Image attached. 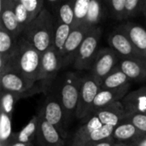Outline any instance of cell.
Masks as SVG:
<instances>
[{
  "label": "cell",
  "instance_id": "cell-7",
  "mask_svg": "<svg viewBox=\"0 0 146 146\" xmlns=\"http://www.w3.org/2000/svg\"><path fill=\"white\" fill-rule=\"evenodd\" d=\"M62 68H64L63 60L52 45L42 54L38 82L41 84L44 92L51 89L52 83Z\"/></svg>",
  "mask_w": 146,
  "mask_h": 146
},
{
  "label": "cell",
  "instance_id": "cell-26",
  "mask_svg": "<svg viewBox=\"0 0 146 146\" xmlns=\"http://www.w3.org/2000/svg\"><path fill=\"white\" fill-rule=\"evenodd\" d=\"M74 1L60 3L57 7V20L58 21L73 27L74 23Z\"/></svg>",
  "mask_w": 146,
  "mask_h": 146
},
{
  "label": "cell",
  "instance_id": "cell-15",
  "mask_svg": "<svg viewBox=\"0 0 146 146\" xmlns=\"http://www.w3.org/2000/svg\"><path fill=\"white\" fill-rule=\"evenodd\" d=\"M119 27L123 30L132 44L140 54V56L146 61V29L136 23L127 21L122 25H120Z\"/></svg>",
  "mask_w": 146,
  "mask_h": 146
},
{
  "label": "cell",
  "instance_id": "cell-20",
  "mask_svg": "<svg viewBox=\"0 0 146 146\" xmlns=\"http://www.w3.org/2000/svg\"><path fill=\"white\" fill-rule=\"evenodd\" d=\"M72 31V27L62 23L58 21H55V32H54V42L53 46L62 56L63 49L66 44L67 39ZM63 60V59H62Z\"/></svg>",
  "mask_w": 146,
  "mask_h": 146
},
{
  "label": "cell",
  "instance_id": "cell-4",
  "mask_svg": "<svg viewBox=\"0 0 146 146\" xmlns=\"http://www.w3.org/2000/svg\"><path fill=\"white\" fill-rule=\"evenodd\" d=\"M103 34L100 27L92 28L82 42L73 63V67L79 70H90L99 50L98 45Z\"/></svg>",
  "mask_w": 146,
  "mask_h": 146
},
{
  "label": "cell",
  "instance_id": "cell-38",
  "mask_svg": "<svg viewBox=\"0 0 146 146\" xmlns=\"http://www.w3.org/2000/svg\"><path fill=\"white\" fill-rule=\"evenodd\" d=\"M142 15H144L146 17V1L143 0V4H142Z\"/></svg>",
  "mask_w": 146,
  "mask_h": 146
},
{
  "label": "cell",
  "instance_id": "cell-39",
  "mask_svg": "<svg viewBox=\"0 0 146 146\" xmlns=\"http://www.w3.org/2000/svg\"><path fill=\"white\" fill-rule=\"evenodd\" d=\"M118 146H133L132 145H127V144H122V143H121V144H119Z\"/></svg>",
  "mask_w": 146,
  "mask_h": 146
},
{
  "label": "cell",
  "instance_id": "cell-6",
  "mask_svg": "<svg viewBox=\"0 0 146 146\" xmlns=\"http://www.w3.org/2000/svg\"><path fill=\"white\" fill-rule=\"evenodd\" d=\"M121 58L111 48L99 49L90 69V74L101 86L104 80L119 68Z\"/></svg>",
  "mask_w": 146,
  "mask_h": 146
},
{
  "label": "cell",
  "instance_id": "cell-29",
  "mask_svg": "<svg viewBox=\"0 0 146 146\" xmlns=\"http://www.w3.org/2000/svg\"><path fill=\"white\" fill-rule=\"evenodd\" d=\"M91 0H76L74 3V23L73 27L82 26L85 24ZM72 27V28H73Z\"/></svg>",
  "mask_w": 146,
  "mask_h": 146
},
{
  "label": "cell",
  "instance_id": "cell-2",
  "mask_svg": "<svg viewBox=\"0 0 146 146\" xmlns=\"http://www.w3.org/2000/svg\"><path fill=\"white\" fill-rule=\"evenodd\" d=\"M54 32V17L51 13L44 8L41 14L27 25L21 36L43 54L53 45Z\"/></svg>",
  "mask_w": 146,
  "mask_h": 146
},
{
  "label": "cell",
  "instance_id": "cell-25",
  "mask_svg": "<svg viewBox=\"0 0 146 146\" xmlns=\"http://www.w3.org/2000/svg\"><path fill=\"white\" fill-rule=\"evenodd\" d=\"M114 129L115 127L112 126L103 125L100 128L95 130L93 133L88 135L82 141H74V140L73 141L78 142L80 144H87V143H98V142H102L104 140H109L112 139Z\"/></svg>",
  "mask_w": 146,
  "mask_h": 146
},
{
  "label": "cell",
  "instance_id": "cell-19",
  "mask_svg": "<svg viewBox=\"0 0 146 146\" xmlns=\"http://www.w3.org/2000/svg\"><path fill=\"white\" fill-rule=\"evenodd\" d=\"M142 134L144 133L139 132L133 124L129 122H121L115 127L112 139L120 141L122 144L123 142H130L133 144Z\"/></svg>",
  "mask_w": 146,
  "mask_h": 146
},
{
  "label": "cell",
  "instance_id": "cell-5",
  "mask_svg": "<svg viewBox=\"0 0 146 146\" xmlns=\"http://www.w3.org/2000/svg\"><path fill=\"white\" fill-rule=\"evenodd\" d=\"M39 115L47 122L54 126L59 131L64 139L67 138V127L68 125L66 121L62 104L59 96L56 93L50 92L47 95L43 108L40 110Z\"/></svg>",
  "mask_w": 146,
  "mask_h": 146
},
{
  "label": "cell",
  "instance_id": "cell-35",
  "mask_svg": "<svg viewBox=\"0 0 146 146\" xmlns=\"http://www.w3.org/2000/svg\"><path fill=\"white\" fill-rule=\"evenodd\" d=\"M74 142V141H73ZM77 144H80L82 146H118L119 144H115L113 141H111V139L109 140H104L102 142H98V143H87V144H80L78 142H74Z\"/></svg>",
  "mask_w": 146,
  "mask_h": 146
},
{
  "label": "cell",
  "instance_id": "cell-13",
  "mask_svg": "<svg viewBox=\"0 0 146 146\" xmlns=\"http://www.w3.org/2000/svg\"><path fill=\"white\" fill-rule=\"evenodd\" d=\"M36 139L39 146H63L65 143L59 131L39 115Z\"/></svg>",
  "mask_w": 146,
  "mask_h": 146
},
{
  "label": "cell",
  "instance_id": "cell-18",
  "mask_svg": "<svg viewBox=\"0 0 146 146\" xmlns=\"http://www.w3.org/2000/svg\"><path fill=\"white\" fill-rule=\"evenodd\" d=\"M127 115L144 114L146 115V86L128 92L122 99Z\"/></svg>",
  "mask_w": 146,
  "mask_h": 146
},
{
  "label": "cell",
  "instance_id": "cell-3",
  "mask_svg": "<svg viewBox=\"0 0 146 146\" xmlns=\"http://www.w3.org/2000/svg\"><path fill=\"white\" fill-rule=\"evenodd\" d=\"M82 80L83 77L74 72L65 74L62 80L59 89V98L65 112L68 125L74 115H76Z\"/></svg>",
  "mask_w": 146,
  "mask_h": 146
},
{
  "label": "cell",
  "instance_id": "cell-12",
  "mask_svg": "<svg viewBox=\"0 0 146 146\" xmlns=\"http://www.w3.org/2000/svg\"><path fill=\"white\" fill-rule=\"evenodd\" d=\"M37 82L27 79L21 74L7 72L1 75V87L3 92L23 93L33 90Z\"/></svg>",
  "mask_w": 146,
  "mask_h": 146
},
{
  "label": "cell",
  "instance_id": "cell-23",
  "mask_svg": "<svg viewBox=\"0 0 146 146\" xmlns=\"http://www.w3.org/2000/svg\"><path fill=\"white\" fill-rule=\"evenodd\" d=\"M18 38L0 27V57L8 58L14 51Z\"/></svg>",
  "mask_w": 146,
  "mask_h": 146
},
{
  "label": "cell",
  "instance_id": "cell-28",
  "mask_svg": "<svg viewBox=\"0 0 146 146\" xmlns=\"http://www.w3.org/2000/svg\"><path fill=\"white\" fill-rule=\"evenodd\" d=\"M125 3L126 0H110L104 2L110 15L115 21H127Z\"/></svg>",
  "mask_w": 146,
  "mask_h": 146
},
{
  "label": "cell",
  "instance_id": "cell-31",
  "mask_svg": "<svg viewBox=\"0 0 146 146\" xmlns=\"http://www.w3.org/2000/svg\"><path fill=\"white\" fill-rule=\"evenodd\" d=\"M21 2L29 14L31 22L34 21L44 9V2L43 0H21Z\"/></svg>",
  "mask_w": 146,
  "mask_h": 146
},
{
  "label": "cell",
  "instance_id": "cell-11",
  "mask_svg": "<svg viewBox=\"0 0 146 146\" xmlns=\"http://www.w3.org/2000/svg\"><path fill=\"white\" fill-rule=\"evenodd\" d=\"M0 27L15 38L22 35L15 12V0H1L0 2Z\"/></svg>",
  "mask_w": 146,
  "mask_h": 146
},
{
  "label": "cell",
  "instance_id": "cell-21",
  "mask_svg": "<svg viewBox=\"0 0 146 146\" xmlns=\"http://www.w3.org/2000/svg\"><path fill=\"white\" fill-rule=\"evenodd\" d=\"M106 11L104 3H101L98 0H91L89 11L85 21L86 26L90 28L98 27V24L102 21Z\"/></svg>",
  "mask_w": 146,
  "mask_h": 146
},
{
  "label": "cell",
  "instance_id": "cell-8",
  "mask_svg": "<svg viewBox=\"0 0 146 146\" xmlns=\"http://www.w3.org/2000/svg\"><path fill=\"white\" fill-rule=\"evenodd\" d=\"M100 90V86L91 74L83 77L75 115L78 119H83L92 115L94 101Z\"/></svg>",
  "mask_w": 146,
  "mask_h": 146
},
{
  "label": "cell",
  "instance_id": "cell-32",
  "mask_svg": "<svg viewBox=\"0 0 146 146\" xmlns=\"http://www.w3.org/2000/svg\"><path fill=\"white\" fill-rule=\"evenodd\" d=\"M15 12L17 21L19 22L20 27L23 33L27 25L31 23V20H30L29 14L27 13L26 8L21 3V0H15Z\"/></svg>",
  "mask_w": 146,
  "mask_h": 146
},
{
  "label": "cell",
  "instance_id": "cell-40",
  "mask_svg": "<svg viewBox=\"0 0 146 146\" xmlns=\"http://www.w3.org/2000/svg\"><path fill=\"white\" fill-rule=\"evenodd\" d=\"M71 146H82V145H80V144H77V143L73 142V143H72V145Z\"/></svg>",
  "mask_w": 146,
  "mask_h": 146
},
{
  "label": "cell",
  "instance_id": "cell-30",
  "mask_svg": "<svg viewBox=\"0 0 146 146\" xmlns=\"http://www.w3.org/2000/svg\"><path fill=\"white\" fill-rule=\"evenodd\" d=\"M1 110L0 115V142H5L9 140L12 136V126H11V119L4 111Z\"/></svg>",
  "mask_w": 146,
  "mask_h": 146
},
{
  "label": "cell",
  "instance_id": "cell-33",
  "mask_svg": "<svg viewBox=\"0 0 146 146\" xmlns=\"http://www.w3.org/2000/svg\"><path fill=\"white\" fill-rule=\"evenodd\" d=\"M142 4L143 0H126L125 9L127 20L142 14Z\"/></svg>",
  "mask_w": 146,
  "mask_h": 146
},
{
  "label": "cell",
  "instance_id": "cell-24",
  "mask_svg": "<svg viewBox=\"0 0 146 146\" xmlns=\"http://www.w3.org/2000/svg\"><path fill=\"white\" fill-rule=\"evenodd\" d=\"M102 126H103V123L101 122L99 118L95 115H92V117L76 131L73 140L82 141L88 135H90L95 130L100 128Z\"/></svg>",
  "mask_w": 146,
  "mask_h": 146
},
{
  "label": "cell",
  "instance_id": "cell-9",
  "mask_svg": "<svg viewBox=\"0 0 146 146\" xmlns=\"http://www.w3.org/2000/svg\"><path fill=\"white\" fill-rule=\"evenodd\" d=\"M108 42L110 45V48L113 49L121 58L138 57L144 59L135 49L127 33L119 27H117L109 34Z\"/></svg>",
  "mask_w": 146,
  "mask_h": 146
},
{
  "label": "cell",
  "instance_id": "cell-10",
  "mask_svg": "<svg viewBox=\"0 0 146 146\" xmlns=\"http://www.w3.org/2000/svg\"><path fill=\"white\" fill-rule=\"evenodd\" d=\"M91 29L92 28L88 27L86 25L78 26L72 28L68 38L66 41L63 52L62 55L64 62V67L69 64L73 65L77 51Z\"/></svg>",
  "mask_w": 146,
  "mask_h": 146
},
{
  "label": "cell",
  "instance_id": "cell-34",
  "mask_svg": "<svg viewBox=\"0 0 146 146\" xmlns=\"http://www.w3.org/2000/svg\"><path fill=\"white\" fill-rule=\"evenodd\" d=\"M122 122H129L133 124L139 132L146 133V115L144 114L127 115Z\"/></svg>",
  "mask_w": 146,
  "mask_h": 146
},
{
  "label": "cell",
  "instance_id": "cell-14",
  "mask_svg": "<svg viewBox=\"0 0 146 146\" xmlns=\"http://www.w3.org/2000/svg\"><path fill=\"white\" fill-rule=\"evenodd\" d=\"M92 115H97L103 125L112 126L114 127L121 123L127 115L121 101L97 110Z\"/></svg>",
  "mask_w": 146,
  "mask_h": 146
},
{
  "label": "cell",
  "instance_id": "cell-1",
  "mask_svg": "<svg viewBox=\"0 0 146 146\" xmlns=\"http://www.w3.org/2000/svg\"><path fill=\"white\" fill-rule=\"evenodd\" d=\"M41 60L42 54L21 36L12 54L8 58L0 57V75L7 72H14L38 82Z\"/></svg>",
  "mask_w": 146,
  "mask_h": 146
},
{
  "label": "cell",
  "instance_id": "cell-22",
  "mask_svg": "<svg viewBox=\"0 0 146 146\" xmlns=\"http://www.w3.org/2000/svg\"><path fill=\"white\" fill-rule=\"evenodd\" d=\"M128 83H130V80L128 79V77L118 68L104 80V81L100 86V89L101 90L116 89Z\"/></svg>",
  "mask_w": 146,
  "mask_h": 146
},
{
  "label": "cell",
  "instance_id": "cell-37",
  "mask_svg": "<svg viewBox=\"0 0 146 146\" xmlns=\"http://www.w3.org/2000/svg\"><path fill=\"white\" fill-rule=\"evenodd\" d=\"M10 146H33V145L32 142H30V143H21V142H18L17 139H15Z\"/></svg>",
  "mask_w": 146,
  "mask_h": 146
},
{
  "label": "cell",
  "instance_id": "cell-17",
  "mask_svg": "<svg viewBox=\"0 0 146 146\" xmlns=\"http://www.w3.org/2000/svg\"><path fill=\"white\" fill-rule=\"evenodd\" d=\"M119 69L122 71L129 80L138 81L146 80V61L142 58H121Z\"/></svg>",
  "mask_w": 146,
  "mask_h": 146
},
{
  "label": "cell",
  "instance_id": "cell-36",
  "mask_svg": "<svg viewBox=\"0 0 146 146\" xmlns=\"http://www.w3.org/2000/svg\"><path fill=\"white\" fill-rule=\"evenodd\" d=\"M131 145L133 146H146V133L142 134L137 140H135Z\"/></svg>",
  "mask_w": 146,
  "mask_h": 146
},
{
  "label": "cell",
  "instance_id": "cell-16",
  "mask_svg": "<svg viewBox=\"0 0 146 146\" xmlns=\"http://www.w3.org/2000/svg\"><path fill=\"white\" fill-rule=\"evenodd\" d=\"M130 86H131V84L128 83V84H127L120 88H116V89L100 90L95 98V101H94L93 112L95 110L104 108L107 105L122 101V99L128 94Z\"/></svg>",
  "mask_w": 146,
  "mask_h": 146
},
{
  "label": "cell",
  "instance_id": "cell-27",
  "mask_svg": "<svg viewBox=\"0 0 146 146\" xmlns=\"http://www.w3.org/2000/svg\"><path fill=\"white\" fill-rule=\"evenodd\" d=\"M38 125V115H33L26 127L17 133L16 139L21 143H30L33 137H36Z\"/></svg>",
  "mask_w": 146,
  "mask_h": 146
}]
</instances>
